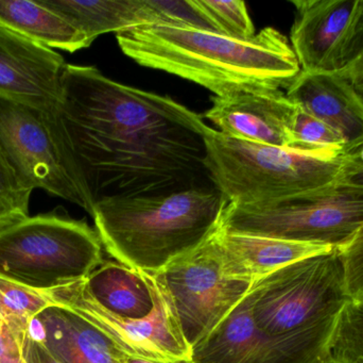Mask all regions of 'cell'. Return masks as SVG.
<instances>
[{"label": "cell", "instance_id": "31", "mask_svg": "<svg viewBox=\"0 0 363 363\" xmlns=\"http://www.w3.org/2000/svg\"><path fill=\"white\" fill-rule=\"evenodd\" d=\"M339 183L363 191V163L359 153L352 157Z\"/></svg>", "mask_w": 363, "mask_h": 363}, {"label": "cell", "instance_id": "3", "mask_svg": "<svg viewBox=\"0 0 363 363\" xmlns=\"http://www.w3.org/2000/svg\"><path fill=\"white\" fill-rule=\"evenodd\" d=\"M228 204L211 185L165 195L104 198L95 202L91 217L111 257L155 275L203 244Z\"/></svg>", "mask_w": 363, "mask_h": 363}, {"label": "cell", "instance_id": "4", "mask_svg": "<svg viewBox=\"0 0 363 363\" xmlns=\"http://www.w3.org/2000/svg\"><path fill=\"white\" fill-rule=\"evenodd\" d=\"M251 296L269 363H313L330 354L337 319L350 300L340 253L335 249L284 266L256 281Z\"/></svg>", "mask_w": 363, "mask_h": 363}, {"label": "cell", "instance_id": "5", "mask_svg": "<svg viewBox=\"0 0 363 363\" xmlns=\"http://www.w3.org/2000/svg\"><path fill=\"white\" fill-rule=\"evenodd\" d=\"M205 145L211 181L228 202L239 206H272L335 185L354 156L342 149L302 151L259 144L213 128Z\"/></svg>", "mask_w": 363, "mask_h": 363}, {"label": "cell", "instance_id": "6", "mask_svg": "<svg viewBox=\"0 0 363 363\" xmlns=\"http://www.w3.org/2000/svg\"><path fill=\"white\" fill-rule=\"evenodd\" d=\"M97 232L59 211L0 227V277L35 291L85 281L104 264Z\"/></svg>", "mask_w": 363, "mask_h": 363}, {"label": "cell", "instance_id": "34", "mask_svg": "<svg viewBox=\"0 0 363 363\" xmlns=\"http://www.w3.org/2000/svg\"><path fill=\"white\" fill-rule=\"evenodd\" d=\"M354 87H355L356 91L359 94L360 97L363 100V79L362 80L356 81V82L353 83Z\"/></svg>", "mask_w": 363, "mask_h": 363}, {"label": "cell", "instance_id": "11", "mask_svg": "<svg viewBox=\"0 0 363 363\" xmlns=\"http://www.w3.org/2000/svg\"><path fill=\"white\" fill-rule=\"evenodd\" d=\"M290 44L302 72L342 70L362 0H294Z\"/></svg>", "mask_w": 363, "mask_h": 363}, {"label": "cell", "instance_id": "35", "mask_svg": "<svg viewBox=\"0 0 363 363\" xmlns=\"http://www.w3.org/2000/svg\"><path fill=\"white\" fill-rule=\"evenodd\" d=\"M359 158H360V160H362V163H363V147H362V151H360V153H359Z\"/></svg>", "mask_w": 363, "mask_h": 363}, {"label": "cell", "instance_id": "19", "mask_svg": "<svg viewBox=\"0 0 363 363\" xmlns=\"http://www.w3.org/2000/svg\"><path fill=\"white\" fill-rule=\"evenodd\" d=\"M67 19L93 43L110 32L127 31L140 26L159 23L147 0H40Z\"/></svg>", "mask_w": 363, "mask_h": 363}, {"label": "cell", "instance_id": "23", "mask_svg": "<svg viewBox=\"0 0 363 363\" xmlns=\"http://www.w3.org/2000/svg\"><path fill=\"white\" fill-rule=\"evenodd\" d=\"M216 32L232 38H252L256 36L255 26L241 0H196Z\"/></svg>", "mask_w": 363, "mask_h": 363}, {"label": "cell", "instance_id": "12", "mask_svg": "<svg viewBox=\"0 0 363 363\" xmlns=\"http://www.w3.org/2000/svg\"><path fill=\"white\" fill-rule=\"evenodd\" d=\"M64 58L0 26V98L43 110H59Z\"/></svg>", "mask_w": 363, "mask_h": 363}, {"label": "cell", "instance_id": "20", "mask_svg": "<svg viewBox=\"0 0 363 363\" xmlns=\"http://www.w3.org/2000/svg\"><path fill=\"white\" fill-rule=\"evenodd\" d=\"M0 26L51 49L76 53L91 45L83 32L40 0H0Z\"/></svg>", "mask_w": 363, "mask_h": 363}, {"label": "cell", "instance_id": "21", "mask_svg": "<svg viewBox=\"0 0 363 363\" xmlns=\"http://www.w3.org/2000/svg\"><path fill=\"white\" fill-rule=\"evenodd\" d=\"M49 306L50 303L40 292L0 277V321L17 340L29 332L33 320Z\"/></svg>", "mask_w": 363, "mask_h": 363}, {"label": "cell", "instance_id": "8", "mask_svg": "<svg viewBox=\"0 0 363 363\" xmlns=\"http://www.w3.org/2000/svg\"><path fill=\"white\" fill-rule=\"evenodd\" d=\"M363 225V191L337 183L266 207L228 202L217 229L340 247Z\"/></svg>", "mask_w": 363, "mask_h": 363}, {"label": "cell", "instance_id": "27", "mask_svg": "<svg viewBox=\"0 0 363 363\" xmlns=\"http://www.w3.org/2000/svg\"><path fill=\"white\" fill-rule=\"evenodd\" d=\"M347 298L363 302V225L340 247Z\"/></svg>", "mask_w": 363, "mask_h": 363}, {"label": "cell", "instance_id": "9", "mask_svg": "<svg viewBox=\"0 0 363 363\" xmlns=\"http://www.w3.org/2000/svg\"><path fill=\"white\" fill-rule=\"evenodd\" d=\"M152 276L169 300L191 350L249 296L254 285L224 273L211 237Z\"/></svg>", "mask_w": 363, "mask_h": 363}, {"label": "cell", "instance_id": "33", "mask_svg": "<svg viewBox=\"0 0 363 363\" xmlns=\"http://www.w3.org/2000/svg\"><path fill=\"white\" fill-rule=\"evenodd\" d=\"M313 363H347L342 362V360L337 359V358L333 357L330 354H328V355L323 356V357L319 358V359L315 360Z\"/></svg>", "mask_w": 363, "mask_h": 363}, {"label": "cell", "instance_id": "14", "mask_svg": "<svg viewBox=\"0 0 363 363\" xmlns=\"http://www.w3.org/2000/svg\"><path fill=\"white\" fill-rule=\"evenodd\" d=\"M286 95L333 128L345 141V153H360L363 147V100L351 81L338 72L301 70L287 87Z\"/></svg>", "mask_w": 363, "mask_h": 363}, {"label": "cell", "instance_id": "1", "mask_svg": "<svg viewBox=\"0 0 363 363\" xmlns=\"http://www.w3.org/2000/svg\"><path fill=\"white\" fill-rule=\"evenodd\" d=\"M61 115L95 202L215 185L202 115L169 96L66 64Z\"/></svg>", "mask_w": 363, "mask_h": 363}, {"label": "cell", "instance_id": "32", "mask_svg": "<svg viewBox=\"0 0 363 363\" xmlns=\"http://www.w3.org/2000/svg\"><path fill=\"white\" fill-rule=\"evenodd\" d=\"M125 363H165L157 362V360L147 359V358L136 357V356H129L125 360Z\"/></svg>", "mask_w": 363, "mask_h": 363}, {"label": "cell", "instance_id": "10", "mask_svg": "<svg viewBox=\"0 0 363 363\" xmlns=\"http://www.w3.org/2000/svg\"><path fill=\"white\" fill-rule=\"evenodd\" d=\"M82 281L38 292L51 305L80 315L128 355L165 363L191 362V347L184 339L174 309L157 283L155 311L146 319L135 321L117 317L100 307L85 291Z\"/></svg>", "mask_w": 363, "mask_h": 363}, {"label": "cell", "instance_id": "26", "mask_svg": "<svg viewBox=\"0 0 363 363\" xmlns=\"http://www.w3.org/2000/svg\"><path fill=\"white\" fill-rule=\"evenodd\" d=\"M147 2L159 17V23L215 31L206 15L196 4V0H147Z\"/></svg>", "mask_w": 363, "mask_h": 363}, {"label": "cell", "instance_id": "16", "mask_svg": "<svg viewBox=\"0 0 363 363\" xmlns=\"http://www.w3.org/2000/svg\"><path fill=\"white\" fill-rule=\"evenodd\" d=\"M29 332L63 363H125L130 356L80 315L55 305L33 320Z\"/></svg>", "mask_w": 363, "mask_h": 363}, {"label": "cell", "instance_id": "18", "mask_svg": "<svg viewBox=\"0 0 363 363\" xmlns=\"http://www.w3.org/2000/svg\"><path fill=\"white\" fill-rule=\"evenodd\" d=\"M268 340L256 325L249 296L191 350L190 363H269Z\"/></svg>", "mask_w": 363, "mask_h": 363}, {"label": "cell", "instance_id": "28", "mask_svg": "<svg viewBox=\"0 0 363 363\" xmlns=\"http://www.w3.org/2000/svg\"><path fill=\"white\" fill-rule=\"evenodd\" d=\"M338 72L352 83L363 79V0L362 13L347 49L345 66Z\"/></svg>", "mask_w": 363, "mask_h": 363}, {"label": "cell", "instance_id": "22", "mask_svg": "<svg viewBox=\"0 0 363 363\" xmlns=\"http://www.w3.org/2000/svg\"><path fill=\"white\" fill-rule=\"evenodd\" d=\"M330 354L347 363H363V302L349 300L339 313Z\"/></svg>", "mask_w": 363, "mask_h": 363}, {"label": "cell", "instance_id": "29", "mask_svg": "<svg viewBox=\"0 0 363 363\" xmlns=\"http://www.w3.org/2000/svg\"><path fill=\"white\" fill-rule=\"evenodd\" d=\"M21 347L23 358L28 363H63L47 349L42 341L34 338L30 332L21 341Z\"/></svg>", "mask_w": 363, "mask_h": 363}, {"label": "cell", "instance_id": "25", "mask_svg": "<svg viewBox=\"0 0 363 363\" xmlns=\"http://www.w3.org/2000/svg\"><path fill=\"white\" fill-rule=\"evenodd\" d=\"M31 194L21 185L0 151V227L29 217Z\"/></svg>", "mask_w": 363, "mask_h": 363}, {"label": "cell", "instance_id": "30", "mask_svg": "<svg viewBox=\"0 0 363 363\" xmlns=\"http://www.w3.org/2000/svg\"><path fill=\"white\" fill-rule=\"evenodd\" d=\"M0 363H28L23 358L21 342L2 321H0Z\"/></svg>", "mask_w": 363, "mask_h": 363}, {"label": "cell", "instance_id": "7", "mask_svg": "<svg viewBox=\"0 0 363 363\" xmlns=\"http://www.w3.org/2000/svg\"><path fill=\"white\" fill-rule=\"evenodd\" d=\"M0 151L21 185L72 202L91 215V195L59 110L0 98Z\"/></svg>", "mask_w": 363, "mask_h": 363}, {"label": "cell", "instance_id": "24", "mask_svg": "<svg viewBox=\"0 0 363 363\" xmlns=\"http://www.w3.org/2000/svg\"><path fill=\"white\" fill-rule=\"evenodd\" d=\"M292 148L302 151L335 148L345 151V141L333 128L298 106L292 124Z\"/></svg>", "mask_w": 363, "mask_h": 363}, {"label": "cell", "instance_id": "15", "mask_svg": "<svg viewBox=\"0 0 363 363\" xmlns=\"http://www.w3.org/2000/svg\"><path fill=\"white\" fill-rule=\"evenodd\" d=\"M211 238L221 258L224 273L230 278L252 283L284 266L337 249L321 243L296 242L220 229H216Z\"/></svg>", "mask_w": 363, "mask_h": 363}, {"label": "cell", "instance_id": "2", "mask_svg": "<svg viewBox=\"0 0 363 363\" xmlns=\"http://www.w3.org/2000/svg\"><path fill=\"white\" fill-rule=\"evenodd\" d=\"M116 38L121 51L140 65L191 81L216 97L287 89L301 72L287 36L273 27L243 40L155 23L119 32Z\"/></svg>", "mask_w": 363, "mask_h": 363}, {"label": "cell", "instance_id": "17", "mask_svg": "<svg viewBox=\"0 0 363 363\" xmlns=\"http://www.w3.org/2000/svg\"><path fill=\"white\" fill-rule=\"evenodd\" d=\"M82 283L100 307L117 317L138 321L157 306L159 289L152 275L117 261L104 262Z\"/></svg>", "mask_w": 363, "mask_h": 363}, {"label": "cell", "instance_id": "13", "mask_svg": "<svg viewBox=\"0 0 363 363\" xmlns=\"http://www.w3.org/2000/svg\"><path fill=\"white\" fill-rule=\"evenodd\" d=\"M202 115L230 138L292 148V124L296 106L281 90L254 91L211 98Z\"/></svg>", "mask_w": 363, "mask_h": 363}]
</instances>
